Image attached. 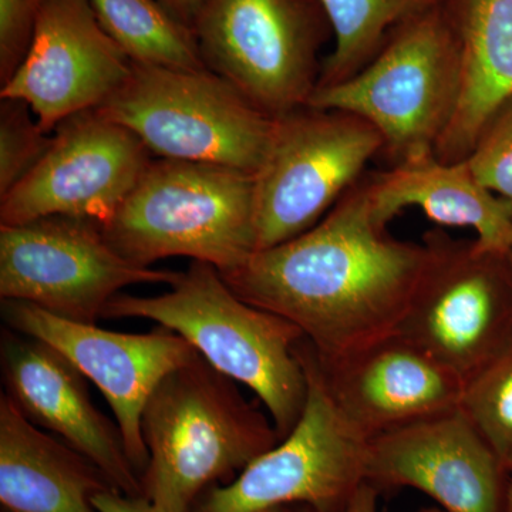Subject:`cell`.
Returning a JSON list of instances; mask_svg holds the SVG:
<instances>
[{
	"label": "cell",
	"instance_id": "obj_1",
	"mask_svg": "<svg viewBox=\"0 0 512 512\" xmlns=\"http://www.w3.org/2000/svg\"><path fill=\"white\" fill-rule=\"evenodd\" d=\"M377 221L366 178L311 229L255 251L222 278L242 301L298 326L322 359L396 333L429 264V241H400Z\"/></svg>",
	"mask_w": 512,
	"mask_h": 512
},
{
	"label": "cell",
	"instance_id": "obj_28",
	"mask_svg": "<svg viewBox=\"0 0 512 512\" xmlns=\"http://www.w3.org/2000/svg\"><path fill=\"white\" fill-rule=\"evenodd\" d=\"M379 491L372 485L363 483L357 488L353 497L350 498L348 507L343 512H377V500H379ZM419 512H446L441 508H423Z\"/></svg>",
	"mask_w": 512,
	"mask_h": 512
},
{
	"label": "cell",
	"instance_id": "obj_5",
	"mask_svg": "<svg viewBox=\"0 0 512 512\" xmlns=\"http://www.w3.org/2000/svg\"><path fill=\"white\" fill-rule=\"evenodd\" d=\"M460 86V52L441 2L397 26L355 76L318 87L308 106L345 111L372 124L397 165L434 154Z\"/></svg>",
	"mask_w": 512,
	"mask_h": 512
},
{
	"label": "cell",
	"instance_id": "obj_32",
	"mask_svg": "<svg viewBox=\"0 0 512 512\" xmlns=\"http://www.w3.org/2000/svg\"><path fill=\"white\" fill-rule=\"evenodd\" d=\"M259 512H291V507H272Z\"/></svg>",
	"mask_w": 512,
	"mask_h": 512
},
{
	"label": "cell",
	"instance_id": "obj_18",
	"mask_svg": "<svg viewBox=\"0 0 512 512\" xmlns=\"http://www.w3.org/2000/svg\"><path fill=\"white\" fill-rule=\"evenodd\" d=\"M377 221L387 225L404 208H420L441 227L476 231L478 247L512 251V205L483 187L467 160L443 163L430 154L366 178Z\"/></svg>",
	"mask_w": 512,
	"mask_h": 512
},
{
	"label": "cell",
	"instance_id": "obj_31",
	"mask_svg": "<svg viewBox=\"0 0 512 512\" xmlns=\"http://www.w3.org/2000/svg\"><path fill=\"white\" fill-rule=\"evenodd\" d=\"M291 512H316L311 507H306V505H293L291 507Z\"/></svg>",
	"mask_w": 512,
	"mask_h": 512
},
{
	"label": "cell",
	"instance_id": "obj_16",
	"mask_svg": "<svg viewBox=\"0 0 512 512\" xmlns=\"http://www.w3.org/2000/svg\"><path fill=\"white\" fill-rule=\"evenodd\" d=\"M316 357L333 402L367 440L457 409L463 393L460 376L399 333L335 359Z\"/></svg>",
	"mask_w": 512,
	"mask_h": 512
},
{
	"label": "cell",
	"instance_id": "obj_17",
	"mask_svg": "<svg viewBox=\"0 0 512 512\" xmlns=\"http://www.w3.org/2000/svg\"><path fill=\"white\" fill-rule=\"evenodd\" d=\"M6 393L37 427L52 431L106 474L114 490L141 497V481L117 424L94 406L79 370L42 340L6 328L0 339Z\"/></svg>",
	"mask_w": 512,
	"mask_h": 512
},
{
	"label": "cell",
	"instance_id": "obj_10",
	"mask_svg": "<svg viewBox=\"0 0 512 512\" xmlns=\"http://www.w3.org/2000/svg\"><path fill=\"white\" fill-rule=\"evenodd\" d=\"M180 275L128 261L92 221L45 217L0 225V299L73 322L97 323L127 286L173 285Z\"/></svg>",
	"mask_w": 512,
	"mask_h": 512
},
{
	"label": "cell",
	"instance_id": "obj_22",
	"mask_svg": "<svg viewBox=\"0 0 512 512\" xmlns=\"http://www.w3.org/2000/svg\"><path fill=\"white\" fill-rule=\"evenodd\" d=\"M335 43L323 60L318 87L348 80L380 52L387 37L407 19L443 0H316ZM316 87V89H318Z\"/></svg>",
	"mask_w": 512,
	"mask_h": 512
},
{
	"label": "cell",
	"instance_id": "obj_20",
	"mask_svg": "<svg viewBox=\"0 0 512 512\" xmlns=\"http://www.w3.org/2000/svg\"><path fill=\"white\" fill-rule=\"evenodd\" d=\"M114 490L89 458L43 433L0 394V504L5 512H99L94 495Z\"/></svg>",
	"mask_w": 512,
	"mask_h": 512
},
{
	"label": "cell",
	"instance_id": "obj_7",
	"mask_svg": "<svg viewBox=\"0 0 512 512\" xmlns=\"http://www.w3.org/2000/svg\"><path fill=\"white\" fill-rule=\"evenodd\" d=\"M202 62L268 116L308 106L332 28L316 0H202Z\"/></svg>",
	"mask_w": 512,
	"mask_h": 512
},
{
	"label": "cell",
	"instance_id": "obj_15",
	"mask_svg": "<svg viewBox=\"0 0 512 512\" xmlns=\"http://www.w3.org/2000/svg\"><path fill=\"white\" fill-rule=\"evenodd\" d=\"M365 480L414 488L446 512H501L507 470L460 409L369 440Z\"/></svg>",
	"mask_w": 512,
	"mask_h": 512
},
{
	"label": "cell",
	"instance_id": "obj_30",
	"mask_svg": "<svg viewBox=\"0 0 512 512\" xmlns=\"http://www.w3.org/2000/svg\"><path fill=\"white\" fill-rule=\"evenodd\" d=\"M505 470H507V483H505L504 503L501 512H512V458Z\"/></svg>",
	"mask_w": 512,
	"mask_h": 512
},
{
	"label": "cell",
	"instance_id": "obj_11",
	"mask_svg": "<svg viewBox=\"0 0 512 512\" xmlns=\"http://www.w3.org/2000/svg\"><path fill=\"white\" fill-rule=\"evenodd\" d=\"M426 239L430 261L396 333L466 382L512 339L507 259L476 239L454 241L440 231Z\"/></svg>",
	"mask_w": 512,
	"mask_h": 512
},
{
	"label": "cell",
	"instance_id": "obj_25",
	"mask_svg": "<svg viewBox=\"0 0 512 512\" xmlns=\"http://www.w3.org/2000/svg\"><path fill=\"white\" fill-rule=\"evenodd\" d=\"M467 163L478 183L512 205V99L485 126Z\"/></svg>",
	"mask_w": 512,
	"mask_h": 512
},
{
	"label": "cell",
	"instance_id": "obj_21",
	"mask_svg": "<svg viewBox=\"0 0 512 512\" xmlns=\"http://www.w3.org/2000/svg\"><path fill=\"white\" fill-rule=\"evenodd\" d=\"M101 26L131 62L177 70L207 69L192 29L158 0H90Z\"/></svg>",
	"mask_w": 512,
	"mask_h": 512
},
{
	"label": "cell",
	"instance_id": "obj_24",
	"mask_svg": "<svg viewBox=\"0 0 512 512\" xmlns=\"http://www.w3.org/2000/svg\"><path fill=\"white\" fill-rule=\"evenodd\" d=\"M53 143L25 101L0 97V197L45 157Z\"/></svg>",
	"mask_w": 512,
	"mask_h": 512
},
{
	"label": "cell",
	"instance_id": "obj_29",
	"mask_svg": "<svg viewBox=\"0 0 512 512\" xmlns=\"http://www.w3.org/2000/svg\"><path fill=\"white\" fill-rule=\"evenodd\" d=\"M171 15L192 29L202 0H158Z\"/></svg>",
	"mask_w": 512,
	"mask_h": 512
},
{
	"label": "cell",
	"instance_id": "obj_6",
	"mask_svg": "<svg viewBox=\"0 0 512 512\" xmlns=\"http://www.w3.org/2000/svg\"><path fill=\"white\" fill-rule=\"evenodd\" d=\"M99 110L130 128L151 154L256 174L275 119L211 70L133 63L126 82Z\"/></svg>",
	"mask_w": 512,
	"mask_h": 512
},
{
	"label": "cell",
	"instance_id": "obj_12",
	"mask_svg": "<svg viewBox=\"0 0 512 512\" xmlns=\"http://www.w3.org/2000/svg\"><path fill=\"white\" fill-rule=\"evenodd\" d=\"M153 154L123 124L87 110L53 131L45 157L0 197V225L70 217L106 225L136 187Z\"/></svg>",
	"mask_w": 512,
	"mask_h": 512
},
{
	"label": "cell",
	"instance_id": "obj_9",
	"mask_svg": "<svg viewBox=\"0 0 512 512\" xmlns=\"http://www.w3.org/2000/svg\"><path fill=\"white\" fill-rule=\"evenodd\" d=\"M380 151L379 131L355 114L305 106L276 117L254 175L256 251L315 227Z\"/></svg>",
	"mask_w": 512,
	"mask_h": 512
},
{
	"label": "cell",
	"instance_id": "obj_3",
	"mask_svg": "<svg viewBox=\"0 0 512 512\" xmlns=\"http://www.w3.org/2000/svg\"><path fill=\"white\" fill-rule=\"evenodd\" d=\"M103 318L153 320L183 336L218 372L255 393L279 439L301 419L308 377L295 348L305 335L288 319L242 301L214 265L192 261L161 295L114 296Z\"/></svg>",
	"mask_w": 512,
	"mask_h": 512
},
{
	"label": "cell",
	"instance_id": "obj_27",
	"mask_svg": "<svg viewBox=\"0 0 512 512\" xmlns=\"http://www.w3.org/2000/svg\"><path fill=\"white\" fill-rule=\"evenodd\" d=\"M93 505L99 512H164L144 497H128L116 490L94 495Z\"/></svg>",
	"mask_w": 512,
	"mask_h": 512
},
{
	"label": "cell",
	"instance_id": "obj_2",
	"mask_svg": "<svg viewBox=\"0 0 512 512\" xmlns=\"http://www.w3.org/2000/svg\"><path fill=\"white\" fill-rule=\"evenodd\" d=\"M141 430L150 456L141 497L164 512H191L281 441L271 417L201 355L158 384Z\"/></svg>",
	"mask_w": 512,
	"mask_h": 512
},
{
	"label": "cell",
	"instance_id": "obj_23",
	"mask_svg": "<svg viewBox=\"0 0 512 512\" xmlns=\"http://www.w3.org/2000/svg\"><path fill=\"white\" fill-rule=\"evenodd\" d=\"M458 409L507 468L512 458V339L464 382Z\"/></svg>",
	"mask_w": 512,
	"mask_h": 512
},
{
	"label": "cell",
	"instance_id": "obj_14",
	"mask_svg": "<svg viewBox=\"0 0 512 512\" xmlns=\"http://www.w3.org/2000/svg\"><path fill=\"white\" fill-rule=\"evenodd\" d=\"M131 69L90 0H46L28 53L0 97L25 101L42 130L53 133L74 114L103 106Z\"/></svg>",
	"mask_w": 512,
	"mask_h": 512
},
{
	"label": "cell",
	"instance_id": "obj_26",
	"mask_svg": "<svg viewBox=\"0 0 512 512\" xmlns=\"http://www.w3.org/2000/svg\"><path fill=\"white\" fill-rule=\"evenodd\" d=\"M46 0H0V84L8 82L28 53Z\"/></svg>",
	"mask_w": 512,
	"mask_h": 512
},
{
	"label": "cell",
	"instance_id": "obj_33",
	"mask_svg": "<svg viewBox=\"0 0 512 512\" xmlns=\"http://www.w3.org/2000/svg\"><path fill=\"white\" fill-rule=\"evenodd\" d=\"M505 259H507L508 272H510V279L512 285V251L510 252V254L505 255Z\"/></svg>",
	"mask_w": 512,
	"mask_h": 512
},
{
	"label": "cell",
	"instance_id": "obj_19",
	"mask_svg": "<svg viewBox=\"0 0 512 512\" xmlns=\"http://www.w3.org/2000/svg\"><path fill=\"white\" fill-rule=\"evenodd\" d=\"M443 8L460 52L461 86L434 156L458 163L512 99V0H443Z\"/></svg>",
	"mask_w": 512,
	"mask_h": 512
},
{
	"label": "cell",
	"instance_id": "obj_4",
	"mask_svg": "<svg viewBox=\"0 0 512 512\" xmlns=\"http://www.w3.org/2000/svg\"><path fill=\"white\" fill-rule=\"evenodd\" d=\"M100 228L111 247L138 265L188 256L224 274L256 251L254 174L153 158L116 215Z\"/></svg>",
	"mask_w": 512,
	"mask_h": 512
},
{
	"label": "cell",
	"instance_id": "obj_8",
	"mask_svg": "<svg viewBox=\"0 0 512 512\" xmlns=\"http://www.w3.org/2000/svg\"><path fill=\"white\" fill-rule=\"evenodd\" d=\"M295 352L308 377L301 419L231 483L208 488L191 512H259L293 505L343 512L366 483L369 440L350 426L333 402L309 340L303 338Z\"/></svg>",
	"mask_w": 512,
	"mask_h": 512
},
{
	"label": "cell",
	"instance_id": "obj_13",
	"mask_svg": "<svg viewBox=\"0 0 512 512\" xmlns=\"http://www.w3.org/2000/svg\"><path fill=\"white\" fill-rule=\"evenodd\" d=\"M6 328L42 340L59 352L106 397L138 476L148 464L141 419L164 377L200 353L174 330L158 325L148 333H121L97 323L73 322L28 302L2 301Z\"/></svg>",
	"mask_w": 512,
	"mask_h": 512
}]
</instances>
